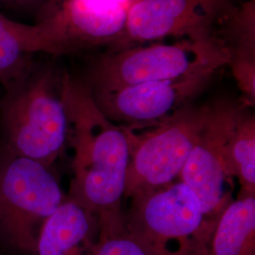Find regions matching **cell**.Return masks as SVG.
Returning a JSON list of instances; mask_svg holds the SVG:
<instances>
[{
  "label": "cell",
  "instance_id": "cell-1",
  "mask_svg": "<svg viewBox=\"0 0 255 255\" xmlns=\"http://www.w3.org/2000/svg\"><path fill=\"white\" fill-rule=\"evenodd\" d=\"M61 95L73 148L69 200L96 217L99 233L122 231L129 154L125 130L103 114L82 79L62 74Z\"/></svg>",
  "mask_w": 255,
  "mask_h": 255
},
{
  "label": "cell",
  "instance_id": "cell-2",
  "mask_svg": "<svg viewBox=\"0 0 255 255\" xmlns=\"http://www.w3.org/2000/svg\"><path fill=\"white\" fill-rule=\"evenodd\" d=\"M62 74L35 61L0 98V150L50 167L61 155L69 122L61 95Z\"/></svg>",
  "mask_w": 255,
  "mask_h": 255
},
{
  "label": "cell",
  "instance_id": "cell-3",
  "mask_svg": "<svg viewBox=\"0 0 255 255\" xmlns=\"http://www.w3.org/2000/svg\"><path fill=\"white\" fill-rule=\"evenodd\" d=\"M228 62L227 49L219 38L154 42L98 55L82 81L92 93L114 91L144 82L221 70Z\"/></svg>",
  "mask_w": 255,
  "mask_h": 255
},
{
  "label": "cell",
  "instance_id": "cell-4",
  "mask_svg": "<svg viewBox=\"0 0 255 255\" xmlns=\"http://www.w3.org/2000/svg\"><path fill=\"white\" fill-rule=\"evenodd\" d=\"M125 227L150 255H206L215 223L196 194L174 182L132 197Z\"/></svg>",
  "mask_w": 255,
  "mask_h": 255
},
{
  "label": "cell",
  "instance_id": "cell-5",
  "mask_svg": "<svg viewBox=\"0 0 255 255\" xmlns=\"http://www.w3.org/2000/svg\"><path fill=\"white\" fill-rule=\"evenodd\" d=\"M211 103L194 102L167 119L125 128L128 164L124 198L152 191L179 178L211 115Z\"/></svg>",
  "mask_w": 255,
  "mask_h": 255
},
{
  "label": "cell",
  "instance_id": "cell-6",
  "mask_svg": "<svg viewBox=\"0 0 255 255\" xmlns=\"http://www.w3.org/2000/svg\"><path fill=\"white\" fill-rule=\"evenodd\" d=\"M64 201L49 167L0 150V238L8 246L33 255L42 225Z\"/></svg>",
  "mask_w": 255,
  "mask_h": 255
},
{
  "label": "cell",
  "instance_id": "cell-7",
  "mask_svg": "<svg viewBox=\"0 0 255 255\" xmlns=\"http://www.w3.org/2000/svg\"><path fill=\"white\" fill-rule=\"evenodd\" d=\"M135 0H52L33 24L35 53L54 57L116 46Z\"/></svg>",
  "mask_w": 255,
  "mask_h": 255
},
{
  "label": "cell",
  "instance_id": "cell-8",
  "mask_svg": "<svg viewBox=\"0 0 255 255\" xmlns=\"http://www.w3.org/2000/svg\"><path fill=\"white\" fill-rule=\"evenodd\" d=\"M235 0H139L128 9L124 32L107 50L161 42L166 38L201 41L219 38Z\"/></svg>",
  "mask_w": 255,
  "mask_h": 255
},
{
  "label": "cell",
  "instance_id": "cell-9",
  "mask_svg": "<svg viewBox=\"0 0 255 255\" xmlns=\"http://www.w3.org/2000/svg\"><path fill=\"white\" fill-rule=\"evenodd\" d=\"M209 119L179 176L196 194L205 217L217 223L232 202L226 190L230 179L224 171V147L244 106L227 100L211 103Z\"/></svg>",
  "mask_w": 255,
  "mask_h": 255
},
{
  "label": "cell",
  "instance_id": "cell-10",
  "mask_svg": "<svg viewBox=\"0 0 255 255\" xmlns=\"http://www.w3.org/2000/svg\"><path fill=\"white\" fill-rule=\"evenodd\" d=\"M219 71L206 70L92 94L100 109L114 123L121 127H144L167 119L193 103Z\"/></svg>",
  "mask_w": 255,
  "mask_h": 255
},
{
  "label": "cell",
  "instance_id": "cell-11",
  "mask_svg": "<svg viewBox=\"0 0 255 255\" xmlns=\"http://www.w3.org/2000/svg\"><path fill=\"white\" fill-rule=\"evenodd\" d=\"M98 236L96 217L68 199L42 225L33 255H93Z\"/></svg>",
  "mask_w": 255,
  "mask_h": 255
},
{
  "label": "cell",
  "instance_id": "cell-12",
  "mask_svg": "<svg viewBox=\"0 0 255 255\" xmlns=\"http://www.w3.org/2000/svg\"><path fill=\"white\" fill-rule=\"evenodd\" d=\"M206 255H255V194H239L221 213Z\"/></svg>",
  "mask_w": 255,
  "mask_h": 255
},
{
  "label": "cell",
  "instance_id": "cell-13",
  "mask_svg": "<svg viewBox=\"0 0 255 255\" xmlns=\"http://www.w3.org/2000/svg\"><path fill=\"white\" fill-rule=\"evenodd\" d=\"M229 55L228 67L235 77L255 72V0L236 3L218 31Z\"/></svg>",
  "mask_w": 255,
  "mask_h": 255
},
{
  "label": "cell",
  "instance_id": "cell-14",
  "mask_svg": "<svg viewBox=\"0 0 255 255\" xmlns=\"http://www.w3.org/2000/svg\"><path fill=\"white\" fill-rule=\"evenodd\" d=\"M223 157L225 174L228 179H238L240 194H255V118L248 106H244L238 117Z\"/></svg>",
  "mask_w": 255,
  "mask_h": 255
},
{
  "label": "cell",
  "instance_id": "cell-15",
  "mask_svg": "<svg viewBox=\"0 0 255 255\" xmlns=\"http://www.w3.org/2000/svg\"><path fill=\"white\" fill-rule=\"evenodd\" d=\"M33 26L0 13V85L3 89L31 68L34 60Z\"/></svg>",
  "mask_w": 255,
  "mask_h": 255
},
{
  "label": "cell",
  "instance_id": "cell-16",
  "mask_svg": "<svg viewBox=\"0 0 255 255\" xmlns=\"http://www.w3.org/2000/svg\"><path fill=\"white\" fill-rule=\"evenodd\" d=\"M93 255H150L124 229L115 233H99Z\"/></svg>",
  "mask_w": 255,
  "mask_h": 255
},
{
  "label": "cell",
  "instance_id": "cell-17",
  "mask_svg": "<svg viewBox=\"0 0 255 255\" xmlns=\"http://www.w3.org/2000/svg\"><path fill=\"white\" fill-rule=\"evenodd\" d=\"M52 0H0V10H37L44 9Z\"/></svg>",
  "mask_w": 255,
  "mask_h": 255
},
{
  "label": "cell",
  "instance_id": "cell-18",
  "mask_svg": "<svg viewBox=\"0 0 255 255\" xmlns=\"http://www.w3.org/2000/svg\"><path fill=\"white\" fill-rule=\"evenodd\" d=\"M136 1H139V0H136ZM136 1H135V2H136Z\"/></svg>",
  "mask_w": 255,
  "mask_h": 255
}]
</instances>
